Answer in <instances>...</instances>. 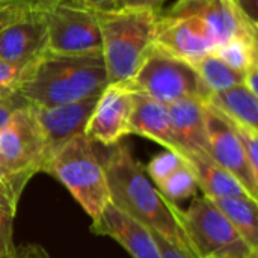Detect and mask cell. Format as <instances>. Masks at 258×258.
<instances>
[{"instance_id":"5b68a950","label":"cell","mask_w":258,"mask_h":258,"mask_svg":"<svg viewBox=\"0 0 258 258\" xmlns=\"http://www.w3.org/2000/svg\"><path fill=\"white\" fill-rule=\"evenodd\" d=\"M178 219L195 258H249L258 252L204 195L194 198L187 210L178 209Z\"/></svg>"},{"instance_id":"9c48e42d","label":"cell","mask_w":258,"mask_h":258,"mask_svg":"<svg viewBox=\"0 0 258 258\" xmlns=\"http://www.w3.org/2000/svg\"><path fill=\"white\" fill-rule=\"evenodd\" d=\"M206 128H207V153L210 159L233 174L249 194L258 198V177L251 171L243 147L228 118H225L212 104L204 103Z\"/></svg>"},{"instance_id":"30bf717a","label":"cell","mask_w":258,"mask_h":258,"mask_svg":"<svg viewBox=\"0 0 258 258\" xmlns=\"http://www.w3.org/2000/svg\"><path fill=\"white\" fill-rule=\"evenodd\" d=\"M166 15L203 20L212 30L216 45L233 36L258 38L257 21L245 14L239 0H177Z\"/></svg>"},{"instance_id":"7402d4cb","label":"cell","mask_w":258,"mask_h":258,"mask_svg":"<svg viewBox=\"0 0 258 258\" xmlns=\"http://www.w3.org/2000/svg\"><path fill=\"white\" fill-rule=\"evenodd\" d=\"M194 68L198 73L204 86L210 91V94L225 91L237 85H243V74L230 68L213 53H209L198 62H195Z\"/></svg>"},{"instance_id":"ffe728a7","label":"cell","mask_w":258,"mask_h":258,"mask_svg":"<svg viewBox=\"0 0 258 258\" xmlns=\"http://www.w3.org/2000/svg\"><path fill=\"white\" fill-rule=\"evenodd\" d=\"M212 201L219 209V212L231 222V225L249 245V248L257 251V200L246 197V198H215Z\"/></svg>"},{"instance_id":"9a60e30c","label":"cell","mask_w":258,"mask_h":258,"mask_svg":"<svg viewBox=\"0 0 258 258\" xmlns=\"http://www.w3.org/2000/svg\"><path fill=\"white\" fill-rule=\"evenodd\" d=\"M91 231L118 242L133 258H162L150 228L138 222L112 203L92 219Z\"/></svg>"},{"instance_id":"7a4b0ae2","label":"cell","mask_w":258,"mask_h":258,"mask_svg":"<svg viewBox=\"0 0 258 258\" xmlns=\"http://www.w3.org/2000/svg\"><path fill=\"white\" fill-rule=\"evenodd\" d=\"M109 85L103 53L47 51L24 70L17 95L27 104L50 107L100 95Z\"/></svg>"},{"instance_id":"d590c367","label":"cell","mask_w":258,"mask_h":258,"mask_svg":"<svg viewBox=\"0 0 258 258\" xmlns=\"http://www.w3.org/2000/svg\"><path fill=\"white\" fill-rule=\"evenodd\" d=\"M239 3H240L242 9L245 11V14H246L251 20L257 21L258 0H239Z\"/></svg>"},{"instance_id":"8d00e7d4","label":"cell","mask_w":258,"mask_h":258,"mask_svg":"<svg viewBox=\"0 0 258 258\" xmlns=\"http://www.w3.org/2000/svg\"><path fill=\"white\" fill-rule=\"evenodd\" d=\"M0 258H15V252H12V254H2L0 252Z\"/></svg>"},{"instance_id":"44dd1931","label":"cell","mask_w":258,"mask_h":258,"mask_svg":"<svg viewBox=\"0 0 258 258\" xmlns=\"http://www.w3.org/2000/svg\"><path fill=\"white\" fill-rule=\"evenodd\" d=\"M212 53L230 68L243 74L251 67L258 65V38L233 36L216 45Z\"/></svg>"},{"instance_id":"ac0fdd59","label":"cell","mask_w":258,"mask_h":258,"mask_svg":"<svg viewBox=\"0 0 258 258\" xmlns=\"http://www.w3.org/2000/svg\"><path fill=\"white\" fill-rule=\"evenodd\" d=\"M184 159L192 166L198 180V187L203 190L204 197L210 200L249 197L242 183L227 169L215 163L209 154H190Z\"/></svg>"},{"instance_id":"e575fe53","label":"cell","mask_w":258,"mask_h":258,"mask_svg":"<svg viewBox=\"0 0 258 258\" xmlns=\"http://www.w3.org/2000/svg\"><path fill=\"white\" fill-rule=\"evenodd\" d=\"M258 65L251 67L248 71L243 73V86L258 97Z\"/></svg>"},{"instance_id":"3957f363","label":"cell","mask_w":258,"mask_h":258,"mask_svg":"<svg viewBox=\"0 0 258 258\" xmlns=\"http://www.w3.org/2000/svg\"><path fill=\"white\" fill-rule=\"evenodd\" d=\"M159 14L150 9H112L97 12L101 53L109 83L125 85L154 48Z\"/></svg>"},{"instance_id":"6da1fadb","label":"cell","mask_w":258,"mask_h":258,"mask_svg":"<svg viewBox=\"0 0 258 258\" xmlns=\"http://www.w3.org/2000/svg\"><path fill=\"white\" fill-rule=\"evenodd\" d=\"M103 168L113 206L157 233L177 249L194 257L178 219V207L163 198L128 145H113L103 162Z\"/></svg>"},{"instance_id":"1f68e13d","label":"cell","mask_w":258,"mask_h":258,"mask_svg":"<svg viewBox=\"0 0 258 258\" xmlns=\"http://www.w3.org/2000/svg\"><path fill=\"white\" fill-rule=\"evenodd\" d=\"M151 233H153V237H154V240H156V243H157V246H159V251H160L162 258H194L192 255H189V254H186V252L177 249L175 246H172L169 242H166V240H165L163 237H160L157 233H154V231H151Z\"/></svg>"},{"instance_id":"ba28073f","label":"cell","mask_w":258,"mask_h":258,"mask_svg":"<svg viewBox=\"0 0 258 258\" xmlns=\"http://www.w3.org/2000/svg\"><path fill=\"white\" fill-rule=\"evenodd\" d=\"M47 159L44 138L27 104L18 109L0 130V166L32 178L42 171Z\"/></svg>"},{"instance_id":"7c38bea8","label":"cell","mask_w":258,"mask_h":258,"mask_svg":"<svg viewBox=\"0 0 258 258\" xmlns=\"http://www.w3.org/2000/svg\"><path fill=\"white\" fill-rule=\"evenodd\" d=\"M48 51L44 11H21L0 30V59L26 70Z\"/></svg>"},{"instance_id":"603a6c76","label":"cell","mask_w":258,"mask_h":258,"mask_svg":"<svg viewBox=\"0 0 258 258\" xmlns=\"http://www.w3.org/2000/svg\"><path fill=\"white\" fill-rule=\"evenodd\" d=\"M156 187L163 195V198H166L171 203H177L195 197L200 189L197 175L192 166L187 163V160L183 166H180L175 172H172L166 180H163Z\"/></svg>"},{"instance_id":"836d02e7","label":"cell","mask_w":258,"mask_h":258,"mask_svg":"<svg viewBox=\"0 0 258 258\" xmlns=\"http://www.w3.org/2000/svg\"><path fill=\"white\" fill-rule=\"evenodd\" d=\"M15 258H51L47 251L38 245H24L15 249Z\"/></svg>"},{"instance_id":"52a82bcc","label":"cell","mask_w":258,"mask_h":258,"mask_svg":"<svg viewBox=\"0 0 258 258\" xmlns=\"http://www.w3.org/2000/svg\"><path fill=\"white\" fill-rule=\"evenodd\" d=\"M48 51L57 54H83L101 50V36L97 12L57 0L44 9Z\"/></svg>"},{"instance_id":"d6a6232c","label":"cell","mask_w":258,"mask_h":258,"mask_svg":"<svg viewBox=\"0 0 258 258\" xmlns=\"http://www.w3.org/2000/svg\"><path fill=\"white\" fill-rule=\"evenodd\" d=\"M85 8H89L95 12H103V11H112L115 9V0H67Z\"/></svg>"},{"instance_id":"f546056e","label":"cell","mask_w":258,"mask_h":258,"mask_svg":"<svg viewBox=\"0 0 258 258\" xmlns=\"http://www.w3.org/2000/svg\"><path fill=\"white\" fill-rule=\"evenodd\" d=\"M165 0H115V9H150L159 12Z\"/></svg>"},{"instance_id":"484cf974","label":"cell","mask_w":258,"mask_h":258,"mask_svg":"<svg viewBox=\"0 0 258 258\" xmlns=\"http://www.w3.org/2000/svg\"><path fill=\"white\" fill-rule=\"evenodd\" d=\"M24 70L0 59V100L17 95Z\"/></svg>"},{"instance_id":"4316f807","label":"cell","mask_w":258,"mask_h":258,"mask_svg":"<svg viewBox=\"0 0 258 258\" xmlns=\"http://www.w3.org/2000/svg\"><path fill=\"white\" fill-rule=\"evenodd\" d=\"M230 122L240 139V144L243 147V151H245V156H246L251 171L258 177V132L246 128L243 125H239L233 121H230Z\"/></svg>"},{"instance_id":"83f0119b","label":"cell","mask_w":258,"mask_h":258,"mask_svg":"<svg viewBox=\"0 0 258 258\" xmlns=\"http://www.w3.org/2000/svg\"><path fill=\"white\" fill-rule=\"evenodd\" d=\"M14 219L15 215L0 207V252L12 254L17 246L14 245Z\"/></svg>"},{"instance_id":"8fae6325","label":"cell","mask_w":258,"mask_h":258,"mask_svg":"<svg viewBox=\"0 0 258 258\" xmlns=\"http://www.w3.org/2000/svg\"><path fill=\"white\" fill-rule=\"evenodd\" d=\"M154 45L194 65L215 50L216 39L203 20L165 14L157 17Z\"/></svg>"},{"instance_id":"4fadbf2b","label":"cell","mask_w":258,"mask_h":258,"mask_svg":"<svg viewBox=\"0 0 258 258\" xmlns=\"http://www.w3.org/2000/svg\"><path fill=\"white\" fill-rule=\"evenodd\" d=\"M132 92L124 85L109 83L97 98L86 124L85 136L91 142L113 147L128 136Z\"/></svg>"},{"instance_id":"d4e9b609","label":"cell","mask_w":258,"mask_h":258,"mask_svg":"<svg viewBox=\"0 0 258 258\" xmlns=\"http://www.w3.org/2000/svg\"><path fill=\"white\" fill-rule=\"evenodd\" d=\"M184 163H186V159L178 151L165 150L150 160V163L145 166V171L148 177L151 178V181L157 186Z\"/></svg>"},{"instance_id":"e0dca14e","label":"cell","mask_w":258,"mask_h":258,"mask_svg":"<svg viewBox=\"0 0 258 258\" xmlns=\"http://www.w3.org/2000/svg\"><path fill=\"white\" fill-rule=\"evenodd\" d=\"M132 115L128 133L151 139L165 150L178 151L172 128L168 106L139 92H132Z\"/></svg>"},{"instance_id":"f1b7e54d","label":"cell","mask_w":258,"mask_h":258,"mask_svg":"<svg viewBox=\"0 0 258 258\" xmlns=\"http://www.w3.org/2000/svg\"><path fill=\"white\" fill-rule=\"evenodd\" d=\"M24 106H27V103L21 97H18V95H14L11 98L0 100V130L9 122V119L12 118V115L18 109H21Z\"/></svg>"},{"instance_id":"f35d334b","label":"cell","mask_w":258,"mask_h":258,"mask_svg":"<svg viewBox=\"0 0 258 258\" xmlns=\"http://www.w3.org/2000/svg\"><path fill=\"white\" fill-rule=\"evenodd\" d=\"M0 8H5V5H0Z\"/></svg>"},{"instance_id":"2e32d148","label":"cell","mask_w":258,"mask_h":258,"mask_svg":"<svg viewBox=\"0 0 258 258\" xmlns=\"http://www.w3.org/2000/svg\"><path fill=\"white\" fill-rule=\"evenodd\" d=\"M168 112L178 153L183 157L209 154L204 103L195 98H184L168 104Z\"/></svg>"},{"instance_id":"8992f818","label":"cell","mask_w":258,"mask_h":258,"mask_svg":"<svg viewBox=\"0 0 258 258\" xmlns=\"http://www.w3.org/2000/svg\"><path fill=\"white\" fill-rule=\"evenodd\" d=\"M124 86L130 92L148 95L166 106L184 98L206 103L210 97V91L192 63L174 57L156 45L135 77Z\"/></svg>"},{"instance_id":"74e56055","label":"cell","mask_w":258,"mask_h":258,"mask_svg":"<svg viewBox=\"0 0 258 258\" xmlns=\"http://www.w3.org/2000/svg\"><path fill=\"white\" fill-rule=\"evenodd\" d=\"M257 255H258V252H257V254H252V255H251L249 258H257Z\"/></svg>"},{"instance_id":"5bb4252c","label":"cell","mask_w":258,"mask_h":258,"mask_svg":"<svg viewBox=\"0 0 258 258\" xmlns=\"http://www.w3.org/2000/svg\"><path fill=\"white\" fill-rule=\"evenodd\" d=\"M97 98L98 95L50 107L29 104L44 138L48 157L71 139L85 135L86 124L94 110Z\"/></svg>"},{"instance_id":"277c9868","label":"cell","mask_w":258,"mask_h":258,"mask_svg":"<svg viewBox=\"0 0 258 258\" xmlns=\"http://www.w3.org/2000/svg\"><path fill=\"white\" fill-rule=\"evenodd\" d=\"M42 172L59 180L91 219H95L110 203L103 163L85 135L71 139L54 151L45 162Z\"/></svg>"},{"instance_id":"d6986e66","label":"cell","mask_w":258,"mask_h":258,"mask_svg":"<svg viewBox=\"0 0 258 258\" xmlns=\"http://www.w3.org/2000/svg\"><path fill=\"white\" fill-rule=\"evenodd\" d=\"M230 121L258 132V97L243 85L210 94L206 101Z\"/></svg>"},{"instance_id":"4dcf8cb0","label":"cell","mask_w":258,"mask_h":258,"mask_svg":"<svg viewBox=\"0 0 258 258\" xmlns=\"http://www.w3.org/2000/svg\"><path fill=\"white\" fill-rule=\"evenodd\" d=\"M57 0H0V5L5 6H14L20 9H38L44 11L48 6L54 5Z\"/></svg>"},{"instance_id":"cb8c5ba5","label":"cell","mask_w":258,"mask_h":258,"mask_svg":"<svg viewBox=\"0 0 258 258\" xmlns=\"http://www.w3.org/2000/svg\"><path fill=\"white\" fill-rule=\"evenodd\" d=\"M29 180L30 177L27 175L12 174L0 166V207L12 215H17L21 194Z\"/></svg>"}]
</instances>
